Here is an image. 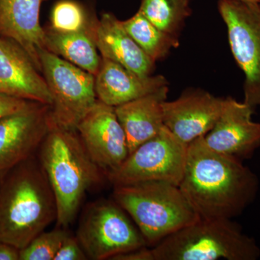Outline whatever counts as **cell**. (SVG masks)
I'll return each mask as SVG.
<instances>
[{"label": "cell", "mask_w": 260, "mask_h": 260, "mask_svg": "<svg viewBox=\"0 0 260 260\" xmlns=\"http://www.w3.org/2000/svg\"><path fill=\"white\" fill-rule=\"evenodd\" d=\"M179 188L201 219H232L255 200L259 179L242 160L212 150L200 137L188 145Z\"/></svg>", "instance_id": "1"}, {"label": "cell", "mask_w": 260, "mask_h": 260, "mask_svg": "<svg viewBox=\"0 0 260 260\" xmlns=\"http://www.w3.org/2000/svg\"><path fill=\"white\" fill-rule=\"evenodd\" d=\"M56 218L55 196L37 155L0 179V242L20 250Z\"/></svg>", "instance_id": "2"}, {"label": "cell", "mask_w": 260, "mask_h": 260, "mask_svg": "<svg viewBox=\"0 0 260 260\" xmlns=\"http://www.w3.org/2000/svg\"><path fill=\"white\" fill-rule=\"evenodd\" d=\"M37 155L55 196L56 226L68 229L87 191L102 184L107 174L90 158L76 130L52 120Z\"/></svg>", "instance_id": "3"}, {"label": "cell", "mask_w": 260, "mask_h": 260, "mask_svg": "<svg viewBox=\"0 0 260 260\" xmlns=\"http://www.w3.org/2000/svg\"><path fill=\"white\" fill-rule=\"evenodd\" d=\"M112 196L134 221L149 247L200 219L179 186L172 183L153 181L115 186Z\"/></svg>", "instance_id": "4"}, {"label": "cell", "mask_w": 260, "mask_h": 260, "mask_svg": "<svg viewBox=\"0 0 260 260\" xmlns=\"http://www.w3.org/2000/svg\"><path fill=\"white\" fill-rule=\"evenodd\" d=\"M151 249L153 260H256L260 248L232 219H201Z\"/></svg>", "instance_id": "5"}, {"label": "cell", "mask_w": 260, "mask_h": 260, "mask_svg": "<svg viewBox=\"0 0 260 260\" xmlns=\"http://www.w3.org/2000/svg\"><path fill=\"white\" fill-rule=\"evenodd\" d=\"M129 217L113 199L95 200L85 206L75 236L88 259H112L148 246Z\"/></svg>", "instance_id": "6"}, {"label": "cell", "mask_w": 260, "mask_h": 260, "mask_svg": "<svg viewBox=\"0 0 260 260\" xmlns=\"http://www.w3.org/2000/svg\"><path fill=\"white\" fill-rule=\"evenodd\" d=\"M39 59L52 98L51 120L64 129L76 130L97 102L95 76L47 49L40 51Z\"/></svg>", "instance_id": "7"}, {"label": "cell", "mask_w": 260, "mask_h": 260, "mask_svg": "<svg viewBox=\"0 0 260 260\" xmlns=\"http://www.w3.org/2000/svg\"><path fill=\"white\" fill-rule=\"evenodd\" d=\"M187 148L188 145L164 126L156 136L132 151L119 167L107 172V180L114 186L153 181L179 186Z\"/></svg>", "instance_id": "8"}, {"label": "cell", "mask_w": 260, "mask_h": 260, "mask_svg": "<svg viewBox=\"0 0 260 260\" xmlns=\"http://www.w3.org/2000/svg\"><path fill=\"white\" fill-rule=\"evenodd\" d=\"M218 8L226 25L229 45L244 73V102L260 106V7L258 3L219 0Z\"/></svg>", "instance_id": "9"}, {"label": "cell", "mask_w": 260, "mask_h": 260, "mask_svg": "<svg viewBox=\"0 0 260 260\" xmlns=\"http://www.w3.org/2000/svg\"><path fill=\"white\" fill-rule=\"evenodd\" d=\"M51 121L50 106L37 102L0 119V179L37 155Z\"/></svg>", "instance_id": "10"}, {"label": "cell", "mask_w": 260, "mask_h": 260, "mask_svg": "<svg viewBox=\"0 0 260 260\" xmlns=\"http://www.w3.org/2000/svg\"><path fill=\"white\" fill-rule=\"evenodd\" d=\"M76 131L90 158L106 174L129 155L125 133L114 107L99 99L78 123Z\"/></svg>", "instance_id": "11"}, {"label": "cell", "mask_w": 260, "mask_h": 260, "mask_svg": "<svg viewBox=\"0 0 260 260\" xmlns=\"http://www.w3.org/2000/svg\"><path fill=\"white\" fill-rule=\"evenodd\" d=\"M254 109L244 102L225 98L215 125L203 139L218 153L243 160L260 148V123L252 120Z\"/></svg>", "instance_id": "12"}, {"label": "cell", "mask_w": 260, "mask_h": 260, "mask_svg": "<svg viewBox=\"0 0 260 260\" xmlns=\"http://www.w3.org/2000/svg\"><path fill=\"white\" fill-rule=\"evenodd\" d=\"M223 100L203 89H186L176 100L162 104L164 125L189 145L213 127L221 113Z\"/></svg>", "instance_id": "13"}, {"label": "cell", "mask_w": 260, "mask_h": 260, "mask_svg": "<svg viewBox=\"0 0 260 260\" xmlns=\"http://www.w3.org/2000/svg\"><path fill=\"white\" fill-rule=\"evenodd\" d=\"M0 93L51 106L47 82L26 51L14 41L0 36Z\"/></svg>", "instance_id": "14"}, {"label": "cell", "mask_w": 260, "mask_h": 260, "mask_svg": "<svg viewBox=\"0 0 260 260\" xmlns=\"http://www.w3.org/2000/svg\"><path fill=\"white\" fill-rule=\"evenodd\" d=\"M47 0H0V36L19 44L42 73L39 52L46 48L40 23L42 5Z\"/></svg>", "instance_id": "15"}, {"label": "cell", "mask_w": 260, "mask_h": 260, "mask_svg": "<svg viewBox=\"0 0 260 260\" xmlns=\"http://www.w3.org/2000/svg\"><path fill=\"white\" fill-rule=\"evenodd\" d=\"M95 78L98 99L113 107L145 96L169 85L164 75L141 76L103 57Z\"/></svg>", "instance_id": "16"}, {"label": "cell", "mask_w": 260, "mask_h": 260, "mask_svg": "<svg viewBox=\"0 0 260 260\" xmlns=\"http://www.w3.org/2000/svg\"><path fill=\"white\" fill-rule=\"evenodd\" d=\"M98 50L103 58L119 63L141 76L153 73V61L130 37L115 15L106 13L98 20L95 30Z\"/></svg>", "instance_id": "17"}, {"label": "cell", "mask_w": 260, "mask_h": 260, "mask_svg": "<svg viewBox=\"0 0 260 260\" xmlns=\"http://www.w3.org/2000/svg\"><path fill=\"white\" fill-rule=\"evenodd\" d=\"M168 93L167 85L153 93L114 107L125 133L129 153L156 136L165 126L162 104L167 100Z\"/></svg>", "instance_id": "18"}, {"label": "cell", "mask_w": 260, "mask_h": 260, "mask_svg": "<svg viewBox=\"0 0 260 260\" xmlns=\"http://www.w3.org/2000/svg\"><path fill=\"white\" fill-rule=\"evenodd\" d=\"M97 21L91 28L78 32H58L50 27L44 29L46 48L53 54L95 76L102 59L95 40Z\"/></svg>", "instance_id": "19"}, {"label": "cell", "mask_w": 260, "mask_h": 260, "mask_svg": "<svg viewBox=\"0 0 260 260\" xmlns=\"http://www.w3.org/2000/svg\"><path fill=\"white\" fill-rule=\"evenodd\" d=\"M121 24L130 37L155 62L165 59L174 48L179 47V38L157 28L140 11L121 21Z\"/></svg>", "instance_id": "20"}, {"label": "cell", "mask_w": 260, "mask_h": 260, "mask_svg": "<svg viewBox=\"0 0 260 260\" xmlns=\"http://www.w3.org/2000/svg\"><path fill=\"white\" fill-rule=\"evenodd\" d=\"M138 11L157 28L179 38L191 15L190 0H141Z\"/></svg>", "instance_id": "21"}, {"label": "cell", "mask_w": 260, "mask_h": 260, "mask_svg": "<svg viewBox=\"0 0 260 260\" xmlns=\"http://www.w3.org/2000/svg\"><path fill=\"white\" fill-rule=\"evenodd\" d=\"M50 28L61 32H78L91 28L97 20L90 18L83 5L75 0H60L53 7Z\"/></svg>", "instance_id": "22"}, {"label": "cell", "mask_w": 260, "mask_h": 260, "mask_svg": "<svg viewBox=\"0 0 260 260\" xmlns=\"http://www.w3.org/2000/svg\"><path fill=\"white\" fill-rule=\"evenodd\" d=\"M70 234L66 228L56 227L43 232L20 250V260H54L56 253Z\"/></svg>", "instance_id": "23"}, {"label": "cell", "mask_w": 260, "mask_h": 260, "mask_svg": "<svg viewBox=\"0 0 260 260\" xmlns=\"http://www.w3.org/2000/svg\"><path fill=\"white\" fill-rule=\"evenodd\" d=\"M88 256L76 236L71 233L62 242L54 260H85Z\"/></svg>", "instance_id": "24"}, {"label": "cell", "mask_w": 260, "mask_h": 260, "mask_svg": "<svg viewBox=\"0 0 260 260\" xmlns=\"http://www.w3.org/2000/svg\"><path fill=\"white\" fill-rule=\"evenodd\" d=\"M29 101L0 93V119L23 109Z\"/></svg>", "instance_id": "25"}, {"label": "cell", "mask_w": 260, "mask_h": 260, "mask_svg": "<svg viewBox=\"0 0 260 260\" xmlns=\"http://www.w3.org/2000/svg\"><path fill=\"white\" fill-rule=\"evenodd\" d=\"M112 260H153L151 249L148 246L130 251L124 254H119L113 258Z\"/></svg>", "instance_id": "26"}, {"label": "cell", "mask_w": 260, "mask_h": 260, "mask_svg": "<svg viewBox=\"0 0 260 260\" xmlns=\"http://www.w3.org/2000/svg\"><path fill=\"white\" fill-rule=\"evenodd\" d=\"M0 260H20V249L7 243L0 242Z\"/></svg>", "instance_id": "27"}, {"label": "cell", "mask_w": 260, "mask_h": 260, "mask_svg": "<svg viewBox=\"0 0 260 260\" xmlns=\"http://www.w3.org/2000/svg\"><path fill=\"white\" fill-rule=\"evenodd\" d=\"M241 1L248 2V3H258V0H241Z\"/></svg>", "instance_id": "28"}, {"label": "cell", "mask_w": 260, "mask_h": 260, "mask_svg": "<svg viewBox=\"0 0 260 260\" xmlns=\"http://www.w3.org/2000/svg\"><path fill=\"white\" fill-rule=\"evenodd\" d=\"M258 4H259V7H260V0H258Z\"/></svg>", "instance_id": "29"}]
</instances>
